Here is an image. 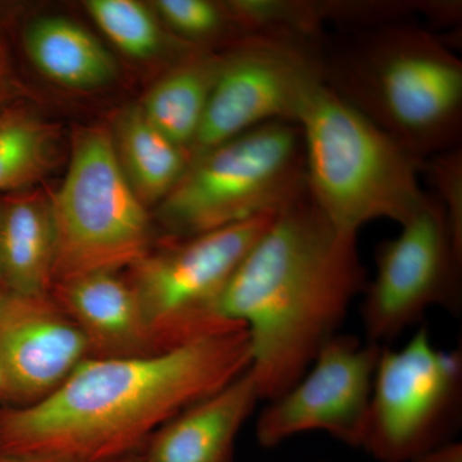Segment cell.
I'll return each mask as SVG.
<instances>
[{
    "mask_svg": "<svg viewBox=\"0 0 462 462\" xmlns=\"http://www.w3.org/2000/svg\"><path fill=\"white\" fill-rule=\"evenodd\" d=\"M251 365L245 328L160 354L89 358L41 402L0 404V451L79 462L138 451L170 419Z\"/></svg>",
    "mask_w": 462,
    "mask_h": 462,
    "instance_id": "1",
    "label": "cell"
},
{
    "mask_svg": "<svg viewBox=\"0 0 462 462\" xmlns=\"http://www.w3.org/2000/svg\"><path fill=\"white\" fill-rule=\"evenodd\" d=\"M366 282L357 236L337 229L307 191L275 216L221 302L225 319L247 330L261 401L305 375Z\"/></svg>",
    "mask_w": 462,
    "mask_h": 462,
    "instance_id": "2",
    "label": "cell"
},
{
    "mask_svg": "<svg viewBox=\"0 0 462 462\" xmlns=\"http://www.w3.org/2000/svg\"><path fill=\"white\" fill-rule=\"evenodd\" d=\"M325 84L425 161L460 147L462 60L406 20L346 27L322 39Z\"/></svg>",
    "mask_w": 462,
    "mask_h": 462,
    "instance_id": "3",
    "label": "cell"
},
{
    "mask_svg": "<svg viewBox=\"0 0 462 462\" xmlns=\"http://www.w3.org/2000/svg\"><path fill=\"white\" fill-rule=\"evenodd\" d=\"M307 193L337 229L358 236L379 218L402 224L424 200L419 160L322 85L298 121Z\"/></svg>",
    "mask_w": 462,
    "mask_h": 462,
    "instance_id": "4",
    "label": "cell"
},
{
    "mask_svg": "<svg viewBox=\"0 0 462 462\" xmlns=\"http://www.w3.org/2000/svg\"><path fill=\"white\" fill-rule=\"evenodd\" d=\"M306 191L302 130L264 124L191 158L154 220L167 239H187L279 214Z\"/></svg>",
    "mask_w": 462,
    "mask_h": 462,
    "instance_id": "5",
    "label": "cell"
},
{
    "mask_svg": "<svg viewBox=\"0 0 462 462\" xmlns=\"http://www.w3.org/2000/svg\"><path fill=\"white\" fill-rule=\"evenodd\" d=\"M51 199L57 230L54 284L129 269L151 251L153 218L125 178L105 127L76 133L65 180Z\"/></svg>",
    "mask_w": 462,
    "mask_h": 462,
    "instance_id": "6",
    "label": "cell"
},
{
    "mask_svg": "<svg viewBox=\"0 0 462 462\" xmlns=\"http://www.w3.org/2000/svg\"><path fill=\"white\" fill-rule=\"evenodd\" d=\"M276 215L167 239L129 267L127 279L158 352L243 328L225 319L221 302L231 276Z\"/></svg>",
    "mask_w": 462,
    "mask_h": 462,
    "instance_id": "7",
    "label": "cell"
},
{
    "mask_svg": "<svg viewBox=\"0 0 462 462\" xmlns=\"http://www.w3.org/2000/svg\"><path fill=\"white\" fill-rule=\"evenodd\" d=\"M324 35L260 32L221 51L220 69L190 160L261 125H298L325 84Z\"/></svg>",
    "mask_w": 462,
    "mask_h": 462,
    "instance_id": "8",
    "label": "cell"
},
{
    "mask_svg": "<svg viewBox=\"0 0 462 462\" xmlns=\"http://www.w3.org/2000/svg\"><path fill=\"white\" fill-rule=\"evenodd\" d=\"M461 401V351L437 348L422 325L401 348L383 346L361 448L379 462H409L448 442Z\"/></svg>",
    "mask_w": 462,
    "mask_h": 462,
    "instance_id": "9",
    "label": "cell"
},
{
    "mask_svg": "<svg viewBox=\"0 0 462 462\" xmlns=\"http://www.w3.org/2000/svg\"><path fill=\"white\" fill-rule=\"evenodd\" d=\"M376 273L366 282L361 318L366 340L396 339L440 307L458 315L462 307V249L455 243L442 206L428 194L397 236L375 248Z\"/></svg>",
    "mask_w": 462,
    "mask_h": 462,
    "instance_id": "10",
    "label": "cell"
},
{
    "mask_svg": "<svg viewBox=\"0 0 462 462\" xmlns=\"http://www.w3.org/2000/svg\"><path fill=\"white\" fill-rule=\"evenodd\" d=\"M382 348L348 334L328 340L305 375L261 411L260 446L273 448L298 434L324 431L361 448Z\"/></svg>",
    "mask_w": 462,
    "mask_h": 462,
    "instance_id": "11",
    "label": "cell"
},
{
    "mask_svg": "<svg viewBox=\"0 0 462 462\" xmlns=\"http://www.w3.org/2000/svg\"><path fill=\"white\" fill-rule=\"evenodd\" d=\"M91 357L83 331L51 294L0 291L2 404L41 402Z\"/></svg>",
    "mask_w": 462,
    "mask_h": 462,
    "instance_id": "12",
    "label": "cell"
},
{
    "mask_svg": "<svg viewBox=\"0 0 462 462\" xmlns=\"http://www.w3.org/2000/svg\"><path fill=\"white\" fill-rule=\"evenodd\" d=\"M260 401L248 369L158 428L142 454L147 462H234L236 437Z\"/></svg>",
    "mask_w": 462,
    "mask_h": 462,
    "instance_id": "13",
    "label": "cell"
},
{
    "mask_svg": "<svg viewBox=\"0 0 462 462\" xmlns=\"http://www.w3.org/2000/svg\"><path fill=\"white\" fill-rule=\"evenodd\" d=\"M51 294L83 331L94 358L160 354L127 276L118 272L85 273L56 282Z\"/></svg>",
    "mask_w": 462,
    "mask_h": 462,
    "instance_id": "14",
    "label": "cell"
},
{
    "mask_svg": "<svg viewBox=\"0 0 462 462\" xmlns=\"http://www.w3.org/2000/svg\"><path fill=\"white\" fill-rule=\"evenodd\" d=\"M57 230L50 193L18 190L0 196V287L23 296L51 294Z\"/></svg>",
    "mask_w": 462,
    "mask_h": 462,
    "instance_id": "15",
    "label": "cell"
},
{
    "mask_svg": "<svg viewBox=\"0 0 462 462\" xmlns=\"http://www.w3.org/2000/svg\"><path fill=\"white\" fill-rule=\"evenodd\" d=\"M23 42L36 69L62 87L97 89L117 75V63L102 42L67 18H38L27 27Z\"/></svg>",
    "mask_w": 462,
    "mask_h": 462,
    "instance_id": "16",
    "label": "cell"
},
{
    "mask_svg": "<svg viewBox=\"0 0 462 462\" xmlns=\"http://www.w3.org/2000/svg\"><path fill=\"white\" fill-rule=\"evenodd\" d=\"M109 133L134 193L147 208L160 205L187 171L189 153L149 123L141 106L123 109Z\"/></svg>",
    "mask_w": 462,
    "mask_h": 462,
    "instance_id": "17",
    "label": "cell"
},
{
    "mask_svg": "<svg viewBox=\"0 0 462 462\" xmlns=\"http://www.w3.org/2000/svg\"><path fill=\"white\" fill-rule=\"evenodd\" d=\"M220 66L221 53L194 51L162 76L141 105L149 123L188 153L199 134Z\"/></svg>",
    "mask_w": 462,
    "mask_h": 462,
    "instance_id": "18",
    "label": "cell"
},
{
    "mask_svg": "<svg viewBox=\"0 0 462 462\" xmlns=\"http://www.w3.org/2000/svg\"><path fill=\"white\" fill-rule=\"evenodd\" d=\"M57 135L41 117L8 109L0 114V191L32 188L53 169Z\"/></svg>",
    "mask_w": 462,
    "mask_h": 462,
    "instance_id": "19",
    "label": "cell"
},
{
    "mask_svg": "<svg viewBox=\"0 0 462 462\" xmlns=\"http://www.w3.org/2000/svg\"><path fill=\"white\" fill-rule=\"evenodd\" d=\"M94 23L123 53L147 60L165 48V33L156 18L135 0H89L85 3Z\"/></svg>",
    "mask_w": 462,
    "mask_h": 462,
    "instance_id": "20",
    "label": "cell"
},
{
    "mask_svg": "<svg viewBox=\"0 0 462 462\" xmlns=\"http://www.w3.org/2000/svg\"><path fill=\"white\" fill-rule=\"evenodd\" d=\"M154 8L179 38L190 44L225 42L226 48L249 35L226 3L211 0H158Z\"/></svg>",
    "mask_w": 462,
    "mask_h": 462,
    "instance_id": "21",
    "label": "cell"
},
{
    "mask_svg": "<svg viewBox=\"0 0 462 462\" xmlns=\"http://www.w3.org/2000/svg\"><path fill=\"white\" fill-rule=\"evenodd\" d=\"M422 172L437 191L455 243L462 249V149L456 147L425 160Z\"/></svg>",
    "mask_w": 462,
    "mask_h": 462,
    "instance_id": "22",
    "label": "cell"
},
{
    "mask_svg": "<svg viewBox=\"0 0 462 462\" xmlns=\"http://www.w3.org/2000/svg\"><path fill=\"white\" fill-rule=\"evenodd\" d=\"M409 462H462V445L460 442L448 440L427 449Z\"/></svg>",
    "mask_w": 462,
    "mask_h": 462,
    "instance_id": "23",
    "label": "cell"
},
{
    "mask_svg": "<svg viewBox=\"0 0 462 462\" xmlns=\"http://www.w3.org/2000/svg\"><path fill=\"white\" fill-rule=\"evenodd\" d=\"M0 462H79L57 456L45 455H14L0 451Z\"/></svg>",
    "mask_w": 462,
    "mask_h": 462,
    "instance_id": "24",
    "label": "cell"
},
{
    "mask_svg": "<svg viewBox=\"0 0 462 462\" xmlns=\"http://www.w3.org/2000/svg\"><path fill=\"white\" fill-rule=\"evenodd\" d=\"M103 462H147V460H145L144 456H143L141 449H138V451L118 456V457L109 458V460Z\"/></svg>",
    "mask_w": 462,
    "mask_h": 462,
    "instance_id": "25",
    "label": "cell"
},
{
    "mask_svg": "<svg viewBox=\"0 0 462 462\" xmlns=\"http://www.w3.org/2000/svg\"><path fill=\"white\" fill-rule=\"evenodd\" d=\"M5 72H7V69H5V56H3L2 48H0V87H2L3 81H5Z\"/></svg>",
    "mask_w": 462,
    "mask_h": 462,
    "instance_id": "26",
    "label": "cell"
},
{
    "mask_svg": "<svg viewBox=\"0 0 462 462\" xmlns=\"http://www.w3.org/2000/svg\"><path fill=\"white\" fill-rule=\"evenodd\" d=\"M3 291V289H2V287H0V291Z\"/></svg>",
    "mask_w": 462,
    "mask_h": 462,
    "instance_id": "27",
    "label": "cell"
}]
</instances>
